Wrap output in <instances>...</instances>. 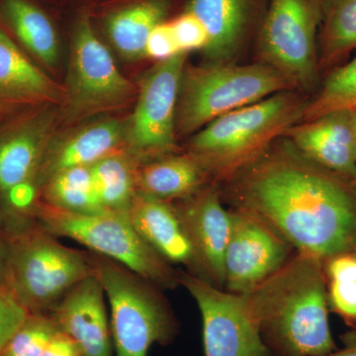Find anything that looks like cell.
Wrapping results in <instances>:
<instances>
[{"mask_svg": "<svg viewBox=\"0 0 356 356\" xmlns=\"http://www.w3.org/2000/svg\"><path fill=\"white\" fill-rule=\"evenodd\" d=\"M175 41L182 53L203 50L208 44V35L202 23L191 13H185L170 23Z\"/></svg>", "mask_w": 356, "mask_h": 356, "instance_id": "obj_30", "label": "cell"}, {"mask_svg": "<svg viewBox=\"0 0 356 356\" xmlns=\"http://www.w3.org/2000/svg\"><path fill=\"white\" fill-rule=\"evenodd\" d=\"M35 220L51 235L72 238L161 289L179 285L178 270L140 238L127 214L111 211L79 214L38 202Z\"/></svg>", "mask_w": 356, "mask_h": 356, "instance_id": "obj_6", "label": "cell"}, {"mask_svg": "<svg viewBox=\"0 0 356 356\" xmlns=\"http://www.w3.org/2000/svg\"><path fill=\"white\" fill-rule=\"evenodd\" d=\"M42 356H83L76 343L60 331L51 339Z\"/></svg>", "mask_w": 356, "mask_h": 356, "instance_id": "obj_33", "label": "cell"}, {"mask_svg": "<svg viewBox=\"0 0 356 356\" xmlns=\"http://www.w3.org/2000/svg\"><path fill=\"white\" fill-rule=\"evenodd\" d=\"M324 267L330 312L348 327H356V255H337Z\"/></svg>", "mask_w": 356, "mask_h": 356, "instance_id": "obj_28", "label": "cell"}, {"mask_svg": "<svg viewBox=\"0 0 356 356\" xmlns=\"http://www.w3.org/2000/svg\"><path fill=\"white\" fill-rule=\"evenodd\" d=\"M178 282L200 310L205 356H273L243 294L214 286L187 271L178 270Z\"/></svg>", "mask_w": 356, "mask_h": 356, "instance_id": "obj_11", "label": "cell"}, {"mask_svg": "<svg viewBox=\"0 0 356 356\" xmlns=\"http://www.w3.org/2000/svg\"><path fill=\"white\" fill-rule=\"evenodd\" d=\"M4 273H6V241L2 232L0 219V286L4 287Z\"/></svg>", "mask_w": 356, "mask_h": 356, "instance_id": "obj_35", "label": "cell"}, {"mask_svg": "<svg viewBox=\"0 0 356 356\" xmlns=\"http://www.w3.org/2000/svg\"><path fill=\"white\" fill-rule=\"evenodd\" d=\"M29 314L6 288L0 291V353Z\"/></svg>", "mask_w": 356, "mask_h": 356, "instance_id": "obj_31", "label": "cell"}, {"mask_svg": "<svg viewBox=\"0 0 356 356\" xmlns=\"http://www.w3.org/2000/svg\"><path fill=\"white\" fill-rule=\"evenodd\" d=\"M105 298L95 273L72 287L49 313L83 356H114Z\"/></svg>", "mask_w": 356, "mask_h": 356, "instance_id": "obj_15", "label": "cell"}, {"mask_svg": "<svg viewBox=\"0 0 356 356\" xmlns=\"http://www.w3.org/2000/svg\"><path fill=\"white\" fill-rule=\"evenodd\" d=\"M53 113L41 111L0 130V219L4 236L36 222L35 180L53 135Z\"/></svg>", "mask_w": 356, "mask_h": 356, "instance_id": "obj_8", "label": "cell"}, {"mask_svg": "<svg viewBox=\"0 0 356 356\" xmlns=\"http://www.w3.org/2000/svg\"><path fill=\"white\" fill-rule=\"evenodd\" d=\"M177 211L200 268L201 280L225 289V257L232 216L216 185H206L191 197L172 202Z\"/></svg>", "mask_w": 356, "mask_h": 356, "instance_id": "obj_14", "label": "cell"}, {"mask_svg": "<svg viewBox=\"0 0 356 356\" xmlns=\"http://www.w3.org/2000/svg\"><path fill=\"white\" fill-rule=\"evenodd\" d=\"M139 165L132 154L121 149L90 166L96 194L103 209L127 214L137 192L136 173Z\"/></svg>", "mask_w": 356, "mask_h": 356, "instance_id": "obj_24", "label": "cell"}, {"mask_svg": "<svg viewBox=\"0 0 356 356\" xmlns=\"http://www.w3.org/2000/svg\"><path fill=\"white\" fill-rule=\"evenodd\" d=\"M60 89L0 30V98L8 102H51Z\"/></svg>", "mask_w": 356, "mask_h": 356, "instance_id": "obj_21", "label": "cell"}, {"mask_svg": "<svg viewBox=\"0 0 356 356\" xmlns=\"http://www.w3.org/2000/svg\"><path fill=\"white\" fill-rule=\"evenodd\" d=\"M4 288L31 314H49L95 273L91 254L65 247L38 222L7 236Z\"/></svg>", "mask_w": 356, "mask_h": 356, "instance_id": "obj_4", "label": "cell"}, {"mask_svg": "<svg viewBox=\"0 0 356 356\" xmlns=\"http://www.w3.org/2000/svg\"><path fill=\"white\" fill-rule=\"evenodd\" d=\"M182 53L178 48L170 23H161L149 35L146 44V57L163 62Z\"/></svg>", "mask_w": 356, "mask_h": 356, "instance_id": "obj_32", "label": "cell"}, {"mask_svg": "<svg viewBox=\"0 0 356 356\" xmlns=\"http://www.w3.org/2000/svg\"><path fill=\"white\" fill-rule=\"evenodd\" d=\"M187 53L159 62L143 76L132 116L126 122L125 149L140 163L172 154L180 86Z\"/></svg>", "mask_w": 356, "mask_h": 356, "instance_id": "obj_9", "label": "cell"}, {"mask_svg": "<svg viewBox=\"0 0 356 356\" xmlns=\"http://www.w3.org/2000/svg\"><path fill=\"white\" fill-rule=\"evenodd\" d=\"M133 86L117 69L108 49L95 34L88 16L77 21L70 46L65 90L67 117L86 116L125 102Z\"/></svg>", "mask_w": 356, "mask_h": 356, "instance_id": "obj_10", "label": "cell"}, {"mask_svg": "<svg viewBox=\"0 0 356 356\" xmlns=\"http://www.w3.org/2000/svg\"><path fill=\"white\" fill-rule=\"evenodd\" d=\"M202 23L208 35L204 49L215 63L233 56L242 41L248 13V0H191L186 9Z\"/></svg>", "mask_w": 356, "mask_h": 356, "instance_id": "obj_22", "label": "cell"}, {"mask_svg": "<svg viewBox=\"0 0 356 356\" xmlns=\"http://www.w3.org/2000/svg\"><path fill=\"white\" fill-rule=\"evenodd\" d=\"M1 13L15 36L41 62L55 67L58 60V40L53 23L28 0H3Z\"/></svg>", "mask_w": 356, "mask_h": 356, "instance_id": "obj_23", "label": "cell"}, {"mask_svg": "<svg viewBox=\"0 0 356 356\" xmlns=\"http://www.w3.org/2000/svg\"><path fill=\"white\" fill-rule=\"evenodd\" d=\"M229 212L232 232L225 257V290L245 294L284 266L296 250L259 218L233 208Z\"/></svg>", "mask_w": 356, "mask_h": 356, "instance_id": "obj_13", "label": "cell"}, {"mask_svg": "<svg viewBox=\"0 0 356 356\" xmlns=\"http://www.w3.org/2000/svg\"><path fill=\"white\" fill-rule=\"evenodd\" d=\"M292 86L269 65L216 63L184 70L178 98L180 132H195L222 115L282 92Z\"/></svg>", "mask_w": 356, "mask_h": 356, "instance_id": "obj_7", "label": "cell"}, {"mask_svg": "<svg viewBox=\"0 0 356 356\" xmlns=\"http://www.w3.org/2000/svg\"><path fill=\"white\" fill-rule=\"evenodd\" d=\"M243 295L273 356H322L337 350L324 261L315 255L296 252Z\"/></svg>", "mask_w": 356, "mask_h": 356, "instance_id": "obj_2", "label": "cell"}, {"mask_svg": "<svg viewBox=\"0 0 356 356\" xmlns=\"http://www.w3.org/2000/svg\"><path fill=\"white\" fill-rule=\"evenodd\" d=\"M233 209L268 225L296 252L356 255V179L303 154H261L229 178Z\"/></svg>", "mask_w": 356, "mask_h": 356, "instance_id": "obj_1", "label": "cell"}, {"mask_svg": "<svg viewBox=\"0 0 356 356\" xmlns=\"http://www.w3.org/2000/svg\"><path fill=\"white\" fill-rule=\"evenodd\" d=\"M168 0H140L111 11L104 19L107 36L125 60L146 57V44L154 28L163 23Z\"/></svg>", "mask_w": 356, "mask_h": 356, "instance_id": "obj_20", "label": "cell"}, {"mask_svg": "<svg viewBox=\"0 0 356 356\" xmlns=\"http://www.w3.org/2000/svg\"><path fill=\"white\" fill-rule=\"evenodd\" d=\"M90 254L109 301L115 355L147 356L154 344L172 343L179 325L161 288L118 262Z\"/></svg>", "mask_w": 356, "mask_h": 356, "instance_id": "obj_5", "label": "cell"}, {"mask_svg": "<svg viewBox=\"0 0 356 356\" xmlns=\"http://www.w3.org/2000/svg\"><path fill=\"white\" fill-rule=\"evenodd\" d=\"M350 114H351V121H353V128H355V130L356 132V109L353 110V111H350Z\"/></svg>", "mask_w": 356, "mask_h": 356, "instance_id": "obj_37", "label": "cell"}, {"mask_svg": "<svg viewBox=\"0 0 356 356\" xmlns=\"http://www.w3.org/2000/svg\"><path fill=\"white\" fill-rule=\"evenodd\" d=\"M126 123L114 119L96 121L69 134L51 138L40 163L35 186L37 193L49 179L63 170L92 165L125 149Z\"/></svg>", "mask_w": 356, "mask_h": 356, "instance_id": "obj_16", "label": "cell"}, {"mask_svg": "<svg viewBox=\"0 0 356 356\" xmlns=\"http://www.w3.org/2000/svg\"><path fill=\"white\" fill-rule=\"evenodd\" d=\"M355 49L356 0H329L323 26L321 64H337Z\"/></svg>", "mask_w": 356, "mask_h": 356, "instance_id": "obj_26", "label": "cell"}, {"mask_svg": "<svg viewBox=\"0 0 356 356\" xmlns=\"http://www.w3.org/2000/svg\"><path fill=\"white\" fill-rule=\"evenodd\" d=\"M58 332L50 314L30 313L0 356H42Z\"/></svg>", "mask_w": 356, "mask_h": 356, "instance_id": "obj_29", "label": "cell"}, {"mask_svg": "<svg viewBox=\"0 0 356 356\" xmlns=\"http://www.w3.org/2000/svg\"><path fill=\"white\" fill-rule=\"evenodd\" d=\"M307 159L356 179V132L350 111H337L287 131Z\"/></svg>", "mask_w": 356, "mask_h": 356, "instance_id": "obj_18", "label": "cell"}, {"mask_svg": "<svg viewBox=\"0 0 356 356\" xmlns=\"http://www.w3.org/2000/svg\"><path fill=\"white\" fill-rule=\"evenodd\" d=\"M210 177L191 154H168L138 165L137 191L168 201L182 200L207 185Z\"/></svg>", "mask_w": 356, "mask_h": 356, "instance_id": "obj_19", "label": "cell"}, {"mask_svg": "<svg viewBox=\"0 0 356 356\" xmlns=\"http://www.w3.org/2000/svg\"><path fill=\"white\" fill-rule=\"evenodd\" d=\"M356 109V57L330 72L315 99L306 105L303 120L313 121L324 115Z\"/></svg>", "mask_w": 356, "mask_h": 356, "instance_id": "obj_27", "label": "cell"}, {"mask_svg": "<svg viewBox=\"0 0 356 356\" xmlns=\"http://www.w3.org/2000/svg\"><path fill=\"white\" fill-rule=\"evenodd\" d=\"M90 166L70 168L51 177L42 187L38 202L79 214L105 211L96 194Z\"/></svg>", "mask_w": 356, "mask_h": 356, "instance_id": "obj_25", "label": "cell"}, {"mask_svg": "<svg viewBox=\"0 0 356 356\" xmlns=\"http://www.w3.org/2000/svg\"><path fill=\"white\" fill-rule=\"evenodd\" d=\"M317 0H271L261 33L268 65L291 84L309 86L317 76Z\"/></svg>", "mask_w": 356, "mask_h": 356, "instance_id": "obj_12", "label": "cell"}, {"mask_svg": "<svg viewBox=\"0 0 356 356\" xmlns=\"http://www.w3.org/2000/svg\"><path fill=\"white\" fill-rule=\"evenodd\" d=\"M127 216L140 238L168 264L200 277V268L184 224L172 202L136 192Z\"/></svg>", "mask_w": 356, "mask_h": 356, "instance_id": "obj_17", "label": "cell"}, {"mask_svg": "<svg viewBox=\"0 0 356 356\" xmlns=\"http://www.w3.org/2000/svg\"><path fill=\"white\" fill-rule=\"evenodd\" d=\"M8 102H6V100L1 99V98H0V113L6 111L7 106H8Z\"/></svg>", "mask_w": 356, "mask_h": 356, "instance_id": "obj_36", "label": "cell"}, {"mask_svg": "<svg viewBox=\"0 0 356 356\" xmlns=\"http://www.w3.org/2000/svg\"><path fill=\"white\" fill-rule=\"evenodd\" d=\"M306 105L286 92L222 115L192 138L191 152L210 178L228 180L264 154L303 117Z\"/></svg>", "mask_w": 356, "mask_h": 356, "instance_id": "obj_3", "label": "cell"}, {"mask_svg": "<svg viewBox=\"0 0 356 356\" xmlns=\"http://www.w3.org/2000/svg\"><path fill=\"white\" fill-rule=\"evenodd\" d=\"M343 348H337L332 353L322 356H356V327H350L348 331L343 332L341 337Z\"/></svg>", "mask_w": 356, "mask_h": 356, "instance_id": "obj_34", "label": "cell"}, {"mask_svg": "<svg viewBox=\"0 0 356 356\" xmlns=\"http://www.w3.org/2000/svg\"><path fill=\"white\" fill-rule=\"evenodd\" d=\"M2 289H4V287L0 286V291H1Z\"/></svg>", "mask_w": 356, "mask_h": 356, "instance_id": "obj_38", "label": "cell"}]
</instances>
